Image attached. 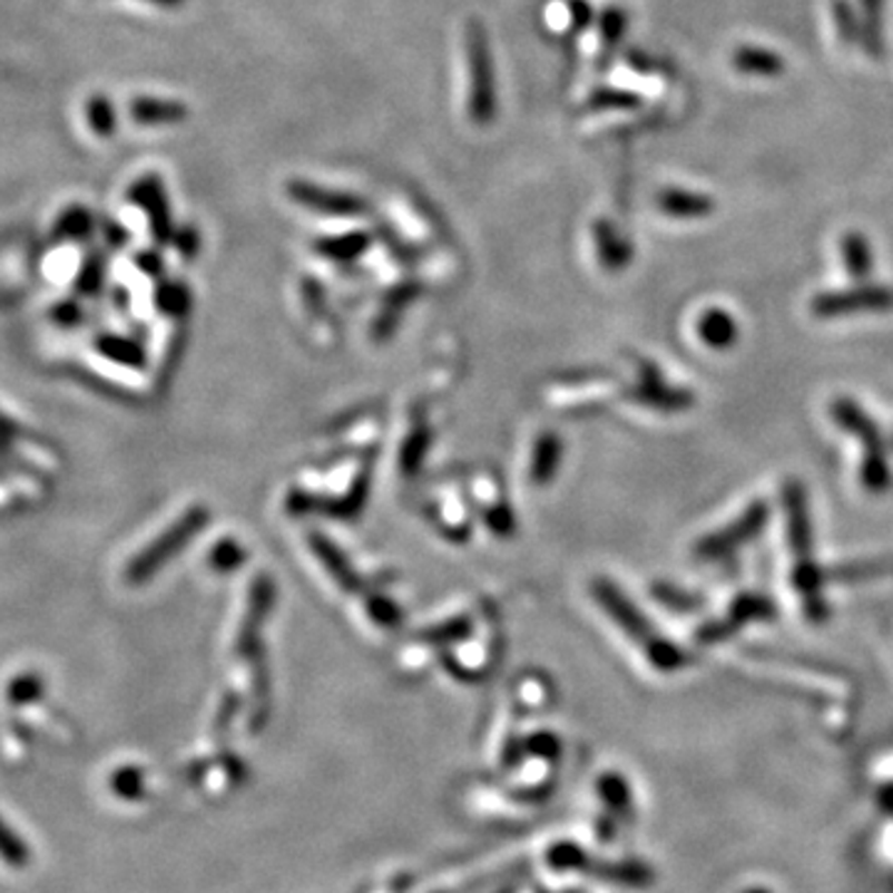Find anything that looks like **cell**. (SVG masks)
I'll return each instance as SVG.
<instances>
[{
	"instance_id": "15",
	"label": "cell",
	"mask_w": 893,
	"mask_h": 893,
	"mask_svg": "<svg viewBox=\"0 0 893 893\" xmlns=\"http://www.w3.org/2000/svg\"><path fill=\"white\" fill-rule=\"evenodd\" d=\"M242 561H244V551L234 541H222V543H216V547L212 549V566H214V569L232 571V569H236V566H242Z\"/></svg>"
},
{
	"instance_id": "20",
	"label": "cell",
	"mask_w": 893,
	"mask_h": 893,
	"mask_svg": "<svg viewBox=\"0 0 893 893\" xmlns=\"http://www.w3.org/2000/svg\"><path fill=\"white\" fill-rule=\"evenodd\" d=\"M370 614H373V618L377 620V624H383V626H392L400 618L398 608L392 606L390 601H385V598H377V601L370 606Z\"/></svg>"
},
{
	"instance_id": "9",
	"label": "cell",
	"mask_w": 893,
	"mask_h": 893,
	"mask_svg": "<svg viewBox=\"0 0 893 893\" xmlns=\"http://www.w3.org/2000/svg\"><path fill=\"white\" fill-rule=\"evenodd\" d=\"M311 543H313V549H315V553H318L321 557V561L325 563V569H328L331 573H333V579L341 583L343 588H355V586H361V581L355 579V576L351 573V569H347V561L341 557V553H337L328 541L325 539H321L318 533H313L311 537Z\"/></svg>"
},
{
	"instance_id": "6",
	"label": "cell",
	"mask_w": 893,
	"mask_h": 893,
	"mask_svg": "<svg viewBox=\"0 0 893 893\" xmlns=\"http://www.w3.org/2000/svg\"><path fill=\"white\" fill-rule=\"evenodd\" d=\"M0 862L10 869H26L32 862L30 844L3 820V816H0Z\"/></svg>"
},
{
	"instance_id": "7",
	"label": "cell",
	"mask_w": 893,
	"mask_h": 893,
	"mask_svg": "<svg viewBox=\"0 0 893 893\" xmlns=\"http://www.w3.org/2000/svg\"><path fill=\"white\" fill-rule=\"evenodd\" d=\"M135 117L145 125H177L187 119V107L169 100H141L135 105Z\"/></svg>"
},
{
	"instance_id": "19",
	"label": "cell",
	"mask_w": 893,
	"mask_h": 893,
	"mask_svg": "<svg viewBox=\"0 0 893 893\" xmlns=\"http://www.w3.org/2000/svg\"><path fill=\"white\" fill-rule=\"evenodd\" d=\"M159 303H161V308H167L171 313H179V311L187 308L189 293L184 286H167L165 291L159 293Z\"/></svg>"
},
{
	"instance_id": "3",
	"label": "cell",
	"mask_w": 893,
	"mask_h": 893,
	"mask_svg": "<svg viewBox=\"0 0 893 893\" xmlns=\"http://www.w3.org/2000/svg\"><path fill=\"white\" fill-rule=\"evenodd\" d=\"M286 194L291 202L306 206L311 212L328 214V216H357L367 212V204L363 196H355L351 192H337L331 187H321L306 179H291L286 184Z\"/></svg>"
},
{
	"instance_id": "17",
	"label": "cell",
	"mask_w": 893,
	"mask_h": 893,
	"mask_svg": "<svg viewBox=\"0 0 893 893\" xmlns=\"http://www.w3.org/2000/svg\"><path fill=\"white\" fill-rule=\"evenodd\" d=\"M102 351L117 363L141 365V351L135 343H129V341H119V337H112V341L102 343Z\"/></svg>"
},
{
	"instance_id": "5",
	"label": "cell",
	"mask_w": 893,
	"mask_h": 893,
	"mask_svg": "<svg viewBox=\"0 0 893 893\" xmlns=\"http://www.w3.org/2000/svg\"><path fill=\"white\" fill-rule=\"evenodd\" d=\"M370 234L365 232H351L343 236H325L315 244V252L331 261H355L361 254L367 252Z\"/></svg>"
},
{
	"instance_id": "18",
	"label": "cell",
	"mask_w": 893,
	"mask_h": 893,
	"mask_svg": "<svg viewBox=\"0 0 893 893\" xmlns=\"http://www.w3.org/2000/svg\"><path fill=\"white\" fill-rule=\"evenodd\" d=\"M569 23L573 32H583L586 28H591L593 23V8L588 0H569Z\"/></svg>"
},
{
	"instance_id": "14",
	"label": "cell",
	"mask_w": 893,
	"mask_h": 893,
	"mask_svg": "<svg viewBox=\"0 0 893 893\" xmlns=\"http://www.w3.org/2000/svg\"><path fill=\"white\" fill-rule=\"evenodd\" d=\"M626 26H628V16L624 13V10L616 6L606 8L601 13V20H598V30H601L603 46L606 48L618 46L620 38H624V32H626Z\"/></svg>"
},
{
	"instance_id": "2",
	"label": "cell",
	"mask_w": 893,
	"mask_h": 893,
	"mask_svg": "<svg viewBox=\"0 0 893 893\" xmlns=\"http://www.w3.org/2000/svg\"><path fill=\"white\" fill-rule=\"evenodd\" d=\"M206 521H209V511H206L204 507L189 509L187 514H184L179 521H174V524L165 533H161L157 541H151L149 547L127 566L125 579L129 583L149 581L151 576L157 573V569H161V566H165L174 557V553L187 547L194 533L206 527Z\"/></svg>"
},
{
	"instance_id": "12",
	"label": "cell",
	"mask_w": 893,
	"mask_h": 893,
	"mask_svg": "<svg viewBox=\"0 0 893 893\" xmlns=\"http://www.w3.org/2000/svg\"><path fill=\"white\" fill-rule=\"evenodd\" d=\"M42 693H46V683H42L40 675L23 673L8 685V703L16 707H23V705L40 700Z\"/></svg>"
},
{
	"instance_id": "8",
	"label": "cell",
	"mask_w": 893,
	"mask_h": 893,
	"mask_svg": "<svg viewBox=\"0 0 893 893\" xmlns=\"http://www.w3.org/2000/svg\"><path fill=\"white\" fill-rule=\"evenodd\" d=\"M110 789L117 799L139 802L147 794V775L137 765H125L112 772Z\"/></svg>"
},
{
	"instance_id": "1",
	"label": "cell",
	"mask_w": 893,
	"mask_h": 893,
	"mask_svg": "<svg viewBox=\"0 0 893 893\" xmlns=\"http://www.w3.org/2000/svg\"><path fill=\"white\" fill-rule=\"evenodd\" d=\"M464 56H467V115L477 127H489L499 115L497 70L489 46V32L479 18H470L464 26Z\"/></svg>"
},
{
	"instance_id": "13",
	"label": "cell",
	"mask_w": 893,
	"mask_h": 893,
	"mask_svg": "<svg viewBox=\"0 0 893 893\" xmlns=\"http://www.w3.org/2000/svg\"><path fill=\"white\" fill-rule=\"evenodd\" d=\"M588 107H591V110H628V107H638V97L624 90L601 87V90H596L588 97Z\"/></svg>"
},
{
	"instance_id": "11",
	"label": "cell",
	"mask_w": 893,
	"mask_h": 893,
	"mask_svg": "<svg viewBox=\"0 0 893 893\" xmlns=\"http://www.w3.org/2000/svg\"><path fill=\"white\" fill-rule=\"evenodd\" d=\"M593 234H596L598 256H601L603 264H606L608 268L624 266L626 261H628V252H626V246L620 244V238L614 234V228L608 226V224H598V226L593 228Z\"/></svg>"
},
{
	"instance_id": "16",
	"label": "cell",
	"mask_w": 893,
	"mask_h": 893,
	"mask_svg": "<svg viewBox=\"0 0 893 893\" xmlns=\"http://www.w3.org/2000/svg\"><path fill=\"white\" fill-rule=\"evenodd\" d=\"M660 206L668 214H693V212L698 214L703 209L700 196H690L683 192H666L660 196Z\"/></svg>"
},
{
	"instance_id": "4",
	"label": "cell",
	"mask_w": 893,
	"mask_h": 893,
	"mask_svg": "<svg viewBox=\"0 0 893 893\" xmlns=\"http://www.w3.org/2000/svg\"><path fill=\"white\" fill-rule=\"evenodd\" d=\"M135 194H137V202L147 206V212L151 216V232H155L157 242H169L171 224H169L167 196H165V189H161V181H157V179L141 181Z\"/></svg>"
},
{
	"instance_id": "10",
	"label": "cell",
	"mask_w": 893,
	"mask_h": 893,
	"mask_svg": "<svg viewBox=\"0 0 893 893\" xmlns=\"http://www.w3.org/2000/svg\"><path fill=\"white\" fill-rule=\"evenodd\" d=\"M537 454L539 457L533 460V467H531V479L533 482L543 484V482H549L553 470L559 467V454H561L559 440L553 438V434H543V440L537 446Z\"/></svg>"
}]
</instances>
